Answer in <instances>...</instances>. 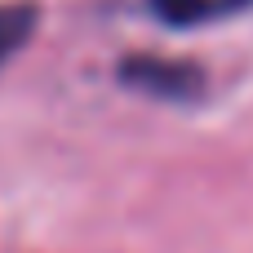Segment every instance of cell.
Masks as SVG:
<instances>
[{
	"mask_svg": "<svg viewBox=\"0 0 253 253\" xmlns=\"http://www.w3.org/2000/svg\"><path fill=\"white\" fill-rule=\"evenodd\" d=\"M253 0H151V13L169 27H196V22H209V18L240 13Z\"/></svg>",
	"mask_w": 253,
	"mask_h": 253,
	"instance_id": "7a4b0ae2",
	"label": "cell"
},
{
	"mask_svg": "<svg viewBox=\"0 0 253 253\" xmlns=\"http://www.w3.org/2000/svg\"><path fill=\"white\" fill-rule=\"evenodd\" d=\"M36 22H40V9L36 4H27V0H13V4H0V67L31 40V31H36Z\"/></svg>",
	"mask_w": 253,
	"mask_h": 253,
	"instance_id": "3957f363",
	"label": "cell"
},
{
	"mask_svg": "<svg viewBox=\"0 0 253 253\" xmlns=\"http://www.w3.org/2000/svg\"><path fill=\"white\" fill-rule=\"evenodd\" d=\"M120 84L138 89L147 98H165V102H196L205 93V71L182 62V58L133 53V58L120 62Z\"/></svg>",
	"mask_w": 253,
	"mask_h": 253,
	"instance_id": "6da1fadb",
	"label": "cell"
}]
</instances>
